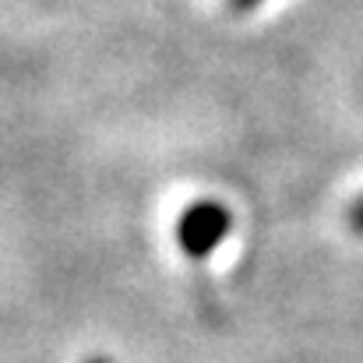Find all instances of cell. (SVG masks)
Instances as JSON below:
<instances>
[{
    "label": "cell",
    "instance_id": "cell-2",
    "mask_svg": "<svg viewBox=\"0 0 363 363\" xmlns=\"http://www.w3.org/2000/svg\"><path fill=\"white\" fill-rule=\"evenodd\" d=\"M346 226H350L357 237H363V194L350 205V212H346Z\"/></svg>",
    "mask_w": 363,
    "mask_h": 363
},
{
    "label": "cell",
    "instance_id": "cell-1",
    "mask_svg": "<svg viewBox=\"0 0 363 363\" xmlns=\"http://www.w3.org/2000/svg\"><path fill=\"white\" fill-rule=\"evenodd\" d=\"M230 230H233L230 208L223 201L201 198V201H194V205H187L180 212V219H177V243H180V250L187 257L201 261V257L219 250V243L230 237Z\"/></svg>",
    "mask_w": 363,
    "mask_h": 363
},
{
    "label": "cell",
    "instance_id": "cell-4",
    "mask_svg": "<svg viewBox=\"0 0 363 363\" xmlns=\"http://www.w3.org/2000/svg\"><path fill=\"white\" fill-rule=\"evenodd\" d=\"M89 363H113V360H106V357H92Z\"/></svg>",
    "mask_w": 363,
    "mask_h": 363
},
{
    "label": "cell",
    "instance_id": "cell-3",
    "mask_svg": "<svg viewBox=\"0 0 363 363\" xmlns=\"http://www.w3.org/2000/svg\"><path fill=\"white\" fill-rule=\"evenodd\" d=\"M264 0H226V7L233 11V14H250L254 7H261Z\"/></svg>",
    "mask_w": 363,
    "mask_h": 363
}]
</instances>
